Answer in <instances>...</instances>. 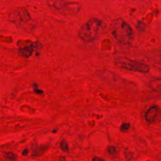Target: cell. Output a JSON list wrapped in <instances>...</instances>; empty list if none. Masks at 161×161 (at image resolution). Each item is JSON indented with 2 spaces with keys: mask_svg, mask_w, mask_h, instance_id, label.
<instances>
[{
  "mask_svg": "<svg viewBox=\"0 0 161 161\" xmlns=\"http://www.w3.org/2000/svg\"><path fill=\"white\" fill-rule=\"evenodd\" d=\"M110 32L116 41L123 46L132 44L134 38V32L131 26L123 19L113 20L110 24Z\"/></svg>",
  "mask_w": 161,
  "mask_h": 161,
  "instance_id": "6da1fadb",
  "label": "cell"
},
{
  "mask_svg": "<svg viewBox=\"0 0 161 161\" xmlns=\"http://www.w3.org/2000/svg\"><path fill=\"white\" fill-rule=\"evenodd\" d=\"M102 22L96 18H91L80 27L78 35L83 41L91 42L94 41L98 37Z\"/></svg>",
  "mask_w": 161,
  "mask_h": 161,
  "instance_id": "7a4b0ae2",
  "label": "cell"
},
{
  "mask_svg": "<svg viewBox=\"0 0 161 161\" xmlns=\"http://www.w3.org/2000/svg\"><path fill=\"white\" fill-rule=\"evenodd\" d=\"M115 63L118 67L127 71L145 74L150 71V67L147 64L135 61L127 57H116L115 59Z\"/></svg>",
  "mask_w": 161,
  "mask_h": 161,
  "instance_id": "3957f363",
  "label": "cell"
},
{
  "mask_svg": "<svg viewBox=\"0 0 161 161\" xmlns=\"http://www.w3.org/2000/svg\"><path fill=\"white\" fill-rule=\"evenodd\" d=\"M52 7L58 11L68 13H76L80 9L79 4L64 1H55L52 3Z\"/></svg>",
  "mask_w": 161,
  "mask_h": 161,
  "instance_id": "277c9868",
  "label": "cell"
},
{
  "mask_svg": "<svg viewBox=\"0 0 161 161\" xmlns=\"http://www.w3.org/2000/svg\"><path fill=\"white\" fill-rule=\"evenodd\" d=\"M146 120L149 124H154L161 120V110L157 106H152L146 112L145 116Z\"/></svg>",
  "mask_w": 161,
  "mask_h": 161,
  "instance_id": "5b68a950",
  "label": "cell"
},
{
  "mask_svg": "<svg viewBox=\"0 0 161 161\" xmlns=\"http://www.w3.org/2000/svg\"><path fill=\"white\" fill-rule=\"evenodd\" d=\"M35 46H36V44L27 46L25 47L20 49L18 51L19 55L20 56H22L23 57H25V58L29 57L30 55H32V54L34 50V48L35 47Z\"/></svg>",
  "mask_w": 161,
  "mask_h": 161,
  "instance_id": "8992f818",
  "label": "cell"
},
{
  "mask_svg": "<svg viewBox=\"0 0 161 161\" xmlns=\"http://www.w3.org/2000/svg\"><path fill=\"white\" fill-rule=\"evenodd\" d=\"M4 157L10 160L15 161L16 159V155L13 152H5L4 154Z\"/></svg>",
  "mask_w": 161,
  "mask_h": 161,
  "instance_id": "52a82bcc",
  "label": "cell"
},
{
  "mask_svg": "<svg viewBox=\"0 0 161 161\" xmlns=\"http://www.w3.org/2000/svg\"><path fill=\"white\" fill-rule=\"evenodd\" d=\"M60 149L64 152H67L69 150V147L66 140H63L61 143H60Z\"/></svg>",
  "mask_w": 161,
  "mask_h": 161,
  "instance_id": "ba28073f",
  "label": "cell"
},
{
  "mask_svg": "<svg viewBox=\"0 0 161 161\" xmlns=\"http://www.w3.org/2000/svg\"><path fill=\"white\" fill-rule=\"evenodd\" d=\"M130 127V124L129 123H124L120 127V130L122 132H126L127 131Z\"/></svg>",
  "mask_w": 161,
  "mask_h": 161,
  "instance_id": "9c48e42d",
  "label": "cell"
},
{
  "mask_svg": "<svg viewBox=\"0 0 161 161\" xmlns=\"http://www.w3.org/2000/svg\"><path fill=\"white\" fill-rule=\"evenodd\" d=\"M107 150H108V154H110V155H114V154L116 153V147H114V146H108Z\"/></svg>",
  "mask_w": 161,
  "mask_h": 161,
  "instance_id": "30bf717a",
  "label": "cell"
},
{
  "mask_svg": "<svg viewBox=\"0 0 161 161\" xmlns=\"http://www.w3.org/2000/svg\"><path fill=\"white\" fill-rule=\"evenodd\" d=\"M93 161H105V160H104V159H103L102 158L95 157L93 159Z\"/></svg>",
  "mask_w": 161,
  "mask_h": 161,
  "instance_id": "8fae6325",
  "label": "cell"
},
{
  "mask_svg": "<svg viewBox=\"0 0 161 161\" xmlns=\"http://www.w3.org/2000/svg\"><path fill=\"white\" fill-rule=\"evenodd\" d=\"M28 149H25V150H24L23 151L22 154H23L24 155H27L28 154Z\"/></svg>",
  "mask_w": 161,
  "mask_h": 161,
  "instance_id": "7c38bea8",
  "label": "cell"
}]
</instances>
